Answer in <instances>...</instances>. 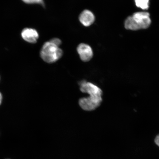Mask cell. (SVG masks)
Listing matches in <instances>:
<instances>
[{"mask_svg":"<svg viewBox=\"0 0 159 159\" xmlns=\"http://www.w3.org/2000/svg\"><path fill=\"white\" fill-rule=\"evenodd\" d=\"M21 36L26 41L30 43H35L39 39V35L36 30L30 28L24 29L21 32Z\"/></svg>","mask_w":159,"mask_h":159,"instance_id":"obj_6","label":"cell"},{"mask_svg":"<svg viewBox=\"0 0 159 159\" xmlns=\"http://www.w3.org/2000/svg\"><path fill=\"white\" fill-rule=\"evenodd\" d=\"M137 7L143 10L148 9L149 7V0H135Z\"/></svg>","mask_w":159,"mask_h":159,"instance_id":"obj_8","label":"cell"},{"mask_svg":"<svg viewBox=\"0 0 159 159\" xmlns=\"http://www.w3.org/2000/svg\"><path fill=\"white\" fill-rule=\"evenodd\" d=\"M63 54L62 50L50 41L44 43L40 52L42 59L46 62L49 63L58 61L62 57Z\"/></svg>","mask_w":159,"mask_h":159,"instance_id":"obj_2","label":"cell"},{"mask_svg":"<svg viewBox=\"0 0 159 159\" xmlns=\"http://www.w3.org/2000/svg\"><path fill=\"white\" fill-rule=\"evenodd\" d=\"M151 23L150 14L147 12H138L127 18L125 27L126 29L137 30L148 28Z\"/></svg>","mask_w":159,"mask_h":159,"instance_id":"obj_1","label":"cell"},{"mask_svg":"<svg viewBox=\"0 0 159 159\" xmlns=\"http://www.w3.org/2000/svg\"><path fill=\"white\" fill-rule=\"evenodd\" d=\"M77 51L81 59L84 62L90 61L93 57L92 48L88 45L81 43L77 47Z\"/></svg>","mask_w":159,"mask_h":159,"instance_id":"obj_5","label":"cell"},{"mask_svg":"<svg viewBox=\"0 0 159 159\" xmlns=\"http://www.w3.org/2000/svg\"><path fill=\"white\" fill-rule=\"evenodd\" d=\"M50 41L58 47L61 43V40L57 38L52 39Z\"/></svg>","mask_w":159,"mask_h":159,"instance_id":"obj_10","label":"cell"},{"mask_svg":"<svg viewBox=\"0 0 159 159\" xmlns=\"http://www.w3.org/2000/svg\"><path fill=\"white\" fill-rule=\"evenodd\" d=\"M79 20L81 24L88 27L92 25L95 20V17L92 12L88 10H84L80 14Z\"/></svg>","mask_w":159,"mask_h":159,"instance_id":"obj_7","label":"cell"},{"mask_svg":"<svg viewBox=\"0 0 159 159\" xmlns=\"http://www.w3.org/2000/svg\"><path fill=\"white\" fill-rule=\"evenodd\" d=\"M2 99V95L1 94V93H0V105H1V104Z\"/></svg>","mask_w":159,"mask_h":159,"instance_id":"obj_12","label":"cell"},{"mask_svg":"<svg viewBox=\"0 0 159 159\" xmlns=\"http://www.w3.org/2000/svg\"><path fill=\"white\" fill-rule=\"evenodd\" d=\"M24 2L29 4L37 3L43 5V0H22Z\"/></svg>","mask_w":159,"mask_h":159,"instance_id":"obj_9","label":"cell"},{"mask_svg":"<svg viewBox=\"0 0 159 159\" xmlns=\"http://www.w3.org/2000/svg\"><path fill=\"white\" fill-rule=\"evenodd\" d=\"M155 142L159 147V134L156 137L155 139Z\"/></svg>","mask_w":159,"mask_h":159,"instance_id":"obj_11","label":"cell"},{"mask_svg":"<svg viewBox=\"0 0 159 159\" xmlns=\"http://www.w3.org/2000/svg\"><path fill=\"white\" fill-rule=\"evenodd\" d=\"M102 101V97L89 95L86 98L80 99L79 104L83 110L90 111L98 108L100 106Z\"/></svg>","mask_w":159,"mask_h":159,"instance_id":"obj_3","label":"cell"},{"mask_svg":"<svg viewBox=\"0 0 159 159\" xmlns=\"http://www.w3.org/2000/svg\"><path fill=\"white\" fill-rule=\"evenodd\" d=\"M80 90L83 93H87L89 95L102 97L103 92L97 85L90 82L82 81L80 83Z\"/></svg>","mask_w":159,"mask_h":159,"instance_id":"obj_4","label":"cell"}]
</instances>
